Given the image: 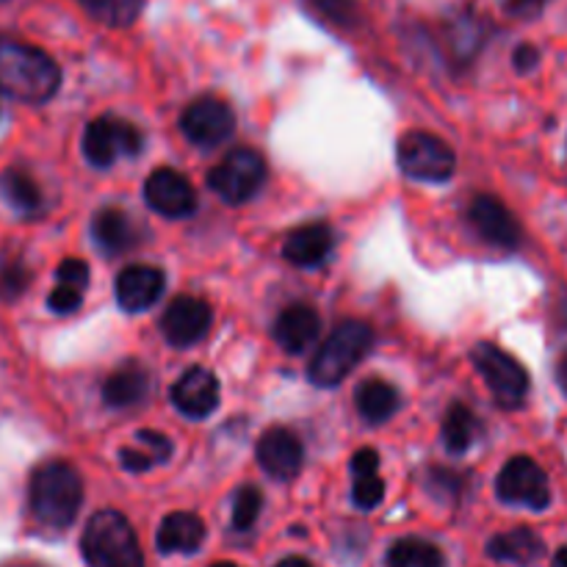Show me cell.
<instances>
[{
  "label": "cell",
  "mask_w": 567,
  "mask_h": 567,
  "mask_svg": "<svg viewBox=\"0 0 567 567\" xmlns=\"http://www.w3.org/2000/svg\"><path fill=\"white\" fill-rule=\"evenodd\" d=\"M61 89V66L37 44L0 33V94L17 103L42 105Z\"/></svg>",
  "instance_id": "1"
},
{
  "label": "cell",
  "mask_w": 567,
  "mask_h": 567,
  "mask_svg": "<svg viewBox=\"0 0 567 567\" xmlns=\"http://www.w3.org/2000/svg\"><path fill=\"white\" fill-rule=\"evenodd\" d=\"M83 504V480L64 460L42 463L28 482V507L44 529L66 532L75 524Z\"/></svg>",
  "instance_id": "2"
},
{
  "label": "cell",
  "mask_w": 567,
  "mask_h": 567,
  "mask_svg": "<svg viewBox=\"0 0 567 567\" xmlns=\"http://www.w3.org/2000/svg\"><path fill=\"white\" fill-rule=\"evenodd\" d=\"M374 347V332L365 321L349 319L336 324L308 365V380L316 388H336L358 369Z\"/></svg>",
  "instance_id": "3"
},
{
  "label": "cell",
  "mask_w": 567,
  "mask_h": 567,
  "mask_svg": "<svg viewBox=\"0 0 567 567\" xmlns=\"http://www.w3.org/2000/svg\"><path fill=\"white\" fill-rule=\"evenodd\" d=\"M81 554L89 567H144L131 520L116 509H100L83 526Z\"/></svg>",
  "instance_id": "4"
},
{
  "label": "cell",
  "mask_w": 567,
  "mask_h": 567,
  "mask_svg": "<svg viewBox=\"0 0 567 567\" xmlns=\"http://www.w3.org/2000/svg\"><path fill=\"white\" fill-rule=\"evenodd\" d=\"M471 363H474V369L480 371L485 385L491 388L498 408L504 410L524 408L526 393H529V374H526V369L513 358V354L504 352V349L496 347V343L482 341L471 349Z\"/></svg>",
  "instance_id": "5"
},
{
  "label": "cell",
  "mask_w": 567,
  "mask_h": 567,
  "mask_svg": "<svg viewBox=\"0 0 567 567\" xmlns=\"http://www.w3.org/2000/svg\"><path fill=\"white\" fill-rule=\"evenodd\" d=\"M396 164L410 181L446 183L457 169V155L435 133L410 131L399 138Z\"/></svg>",
  "instance_id": "6"
},
{
  "label": "cell",
  "mask_w": 567,
  "mask_h": 567,
  "mask_svg": "<svg viewBox=\"0 0 567 567\" xmlns=\"http://www.w3.org/2000/svg\"><path fill=\"white\" fill-rule=\"evenodd\" d=\"M266 183V161L252 147L230 150L208 172V188L227 205H244Z\"/></svg>",
  "instance_id": "7"
},
{
  "label": "cell",
  "mask_w": 567,
  "mask_h": 567,
  "mask_svg": "<svg viewBox=\"0 0 567 567\" xmlns=\"http://www.w3.org/2000/svg\"><path fill=\"white\" fill-rule=\"evenodd\" d=\"M83 158L94 169H111L120 158H136L144 150V136L136 125L120 116H97L83 131Z\"/></svg>",
  "instance_id": "8"
},
{
  "label": "cell",
  "mask_w": 567,
  "mask_h": 567,
  "mask_svg": "<svg viewBox=\"0 0 567 567\" xmlns=\"http://www.w3.org/2000/svg\"><path fill=\"white\" fill-rule=\"evenodd\" d=\"M496 496L498 502L535 509V513L551 507V485H548L546 471L532 457H524V454L504 463V468L498 471Z\"/></svg>",
  "instance_id": "9"
},
{
  "label": "cell",
  "mask_w": 567,
  "mask_h": 567,
  "mask_svg": "<svg viewBox=\"0 0 567 567\" xmlns=\"http://www.w3.org/2000/svg\"><path fill=\"white\" fill-rule=\"evenodd\" d=\"M181 131L194 147H219L236 131V114H233V109L221 97L203 94V97L192 100L186 105L181 116Z\"/></svg>",
  "instance_id": "10"
},
{
  "label": "cell",
  "mask_w": 567,
  "mask_h": 567,
  "mask_svg": "<svg viewBox=\"0 0 567 567\" xmlns=\"http://www.w3.org/2000/svg\"><path fill=\"white\" fill-rule=\"evenodd\" d=\"M144 203L164 219H186L197 210V192L177 169H155L144 181Z\"/></svg>",
  "instance_id": "11"
},
{
  "label": "cell",
  "mask_w": 567,
  "mask_h": 567,
  "mask_svg": "<svg viewBox=\"0 0 567 567\" xmlns=\"http://www.w3.org/2000/svg\"><path fill=\"white\" fill-rule=\"evenodd\" d=\"M210 321H214V313H210L208 302L183 293V297L172 299L169 308L161 316V332H164L169 347L186 349L208 336Z\"/></svg>",
  "instance_id": "12"
},
{
  "label": "cell",
  "mask_w": 567,
  "mask_h": 567,
  "mask_svg": "<svg viewBox=\"0 0 567 567\" xmlns=\"http://www.w3.org/2000/svg\"><path fill=\"white\" fill-rule=\"evenodd\" d=\"M468 221L476 230V236L485 244H493L498 249H518L520 247V233L518 219L513 216V210L502 203V199L491 197V194H480L474 197L468 208Z\"/></svg>",
  "instance_id": "13"
},
{
  "label": "cell",
  "mask_w": 567,
  "mask_h": 567,
  "mask_svg": "<svg viewBox=\"0 0 567 567\" xmlns=\"http://www.w3.org/2000/svg\"><path fill=\"white\" fill-rule=\"evenodd\" d=\"M255 460L271 480L291 482L297 480L305 465L302 441L286 426H271L260 435L258 446H255Z\"/></svg>",
  "instance_id": "14"
},
{
  "label": "cell",
  "mask_w": 567,
  "mask_h": 567,
  "mask_svg": "<svg viewBox=\"0 0 567 567\" xmlns=\"http://www.w3.org/2000/svg\"><path fill=\"white\" fill-rule=\"evenodd\" d=\"M172 404L181 415L194 421H203L219 408V380L203 365H194L181 374V380L169 391Z\"/></svg>",
  "instance_id": "15"
},
{
  "label": "cell",
  "mask_w": 567,
  "mask_h": 567,
  "mask_svg": "<svg viewBox=\"0 0 567 567\" xmlns=\"http://www.w3.org/2000/svg\"><path fill=\"white\" fill-rule=\"evenodd\" d=\"M166 288V275L158 266H127L116 277V302L125 313H144L161 299Z\"/></svg>",
  "instance_id": "16"
},
{
  "label": "cell",
  "mask_w": 567,
  "mask_h": 567,
  "mask_svg": "<svg viewBox=\"0 0 567 567\" xmlns=\"http://www.w3.org/2000/svg\"><path fill=\"white\" fill-rule=\"evenodd\" d=\"M319 332H321V316L316 313V308L299 302V305H288L286 310H280L271 336H275L277 347H280L282 352L297 358V354H305L310 347H313Z\"/></svg>",
  "instance_id": "17"
},
{
  "label": "cell",
  "mask_w": 567,
  "mask_h": 567,
  "mask_svg": "<svg viewBox=\"0 0 567 567\" xmlns=\"http://www.w3.org/2000/svg\"><path fill=\"white\" fill-rule=\"evenodd\" d=\"M153 393V374L138 360H127L111 371L103 382V404L111 410H131L144 404Z\"/></svg>",
  "instance_id": "18"
},
{
  "label": "cell",
  "mask_w": 567,
  "mask_h": 567,
  "mask_svg": "<svg viewBox=\"0 0 567 567\" xmlns=\"http://www.w3.org/2000/svg\"><path fill=\"white\" fill-rule=\"evenodd\" d=\"M332 247H336L332 227L324 221H313V225H302L288 233L282 241V258L299 269H316L330 258Z\"/></svg>",
  "instance_id": "19"
},
{
  "label": "cell",
  "mask_w": 567,
  "mask_h": 567,
  "mask_svg": "<svg viewBox=\"0 0 567 567\" xmlns=\"http://www.w3.org/2000/svg\"><path fill=\"white\" fill-rule=\"evenodd\" d=\"M142 238L136 221L120 208H103L92 219V241L105 258H120L127 249H133Z\"/></svg>",
  "instance_id": "20"
},
{
  "label": "cell",
  "mask_w": 567,
  "mask_h": 567,
  "mask_svg": "<svg viewBox=\"0 0 567 567\" xmlns=\"http://www.w3.org/2000/svg\"><path fill=\"white\" fill-rule=\"evenodd\" d=\"M487 557L504 565L532 567L546 557V543L529 526H515V529L491 537V543H487Z\"/></svg>",
  "instance_id": "21"
},
{
  "label": "cell",
  "mask_w": 567,
  "mask_h": 567,
  "mask_svg": "<svg viewBox=\"0 0 567 567\" xmlns=\"http://www.w3.org/2000/svg\"><path fill=\"white\" fill-rule=\"evenodd\" d=\"M205 520L194 513H172L161 520L155 532V546L161 554H194L205 543Z\"/></svg>",
  "instance_id": "22"
},
{
  "label": "cell",
  "mask_w": 567,
  "mask_h": 567,
  "mask_svg": "<svg viewBox=\"0 0 567 567\" xmlns=\"http://www.w3.org/2000/svg\"><path fill=\"white\" fill-rule=\"evenodd\" d=\"M354 408L365 424L380 426L399 413V391L388 380L371 377L354 388Z\"/></svg>",
  "instance_id": "23"
},
{
  "label": "cell",
  "mask_w": 567,
  "mask_h": 567,
  "mask_svg": "<svg viewBox=\"0 0 567 567\" xmlns=\"http://www.w3.org/2000/svg\"><path fill=\"white\" fill-rule=\"evenodd\" d=\"M175 446L164 432L138 430L131 446L120 449V463L127 474H144V471L164 465L172 457Z\"/></svg>",
  "instance_id": "24"
},
{
  "label": "cell",
  "mask_w": 567,
  "mask_h": 567,
  "mask_svg": "<svg viewBox=\"0 0 567 567\" xmlns=\"http://www.w3.org/2000/svg\"><path fill=\"white\" fill-rule=\"evenodd\" d=\"M0 197L17 216H25V219H33L44 210L42 188L25 169L11 166V169L0 172Z\"/></svg>",
  "instance_id": "25"
},
{
  "label": "cell",
  "mask_w": 567,
  "mask_h": 567,
  "mask_svg": "<svg viewBox=\"0 0 567 567\" xmlns=\"http://www.w3.org/2000/svg\"><path fill=\"white\" fill-rule=\"evenodd\" d=\"M441 437L449 454L463 457V454L474 446L476 437H480V421H476L474 410L463 402H454L452 408L446 410V415H443Z\"/></svg>",
  "instance_id": "26"
},
{
  "label": "cell",
  "mask_w": 567,
  "mask_h": 567,
  "mask_svg": "<svg viewBox=\"0 0 567 567\" xmlns=\"http://www.w3.org/2000/svg\"><path fill=\"white\" fill-rule=\"evenodd\" d=\"M385 567H446L441 548L421 537H402L385 554Z\"/></svg>",
  "instance_id": "27"
},
{
  "label": "cell",
  "mask_w": 567,
  "mask_h": 567,
  "mask_svg": "<svg viewBox=\"0 0 567 567\" xmlns=\"http://www.w3.org/2000/svg\"><path fill=\"white\" fill-rule=\"evenodd\" d=\"M94 22L105 28H131L144 14L147 0H78Z\"/></svg>",
  "instance_id": "28"
},
{
  "label": "cell",
  "mask_w": 567,
  "mask_h": 567,
  "mask_svg": "<svg viewBox=\"0 0 567 567\" xmlns=\"http://www.w3.org/2000/svg\"><path fill=\"white\" fill-rule=\"evenodd\" d=\"M305 9L319 22L330 28H341V31H352L363 20L358 0H305Z\"/></svg>",
  "instance_id": "29"
},
{
  "label": "cell",
  "mask_w": 567,
  "mask_h": 567,
  "mask_svg": "<svg viewBox=\"0 0 567 567\" xmlns=\"http://www.w3.org/2000/svg\"><path fill=\"white\" fill-rule=\"evenodd\" d=\"M28 286H31V269L22 255H3L0 258V302H17L25 297Z\"/></svg>",
  "instance_id": "30"
},
{
  "label": "cell",
  "mask_w": 567,
  "mask_h": 567,
  "mask_svg": "<svg viewBox=\"0 0 567 567\" xmlns=\"http://www.w3.org/2000/svg\"><path fill=\"white\" fill-rule=\"evenodd\" d=\"M352 504L363 513L377 509L385 498V482H382L380 471H371V474H352Z\"/></svg>",
  "instance_id": "31"
},
{
  "label": "cell",
  "mask_w": 567,
  "mask_h": 567,
  "mask_svg": "<svg viewBox=\"0 0 567 567\" xmlns=\"http://www.w3.org/2000/svg\"><path fill=\"white\" fill-rule=\"evenodd\" d=\"M260 507H264V493L252 485H244L236 493V502H233V529L249 532L258 520Z\"/></svg>",
  "instance_id": "32"
},
{
  "label": "cell",
  "mask_w": 567,
  "mask_h": 567,
  "mask_svg": "<svg viewBox=\"0 0 567 567\" xmlns=\"http://www.w3.org/2000/svg\"><path fill=\"white\" fill-rule=\"evenodd\" d=\"M424 485L435 498H443V502H449V498H452L454 502V498L463 493V476L454 474V471H449V468H430L426 471Z\"/></svg>",
  "instance_id": "33"
},
{
  "label": "cell",
  "mask_w": 567,
  "mask_h": 567,
  "mask_svg": "<svg viewBox=\"0 0 567 567\" xmlns=\"http://www.w3.org/2000/svg\"><path fill=\"white\" fill-rule=\"evenodd\" d=\"M83 288H75V286H64V282H55V288L50 291L48 297V308L53 310L55 316H70L75 313L78 308H81L83 302Z\"/></svg>",
  "instance_id": "34"
},
{
  "label": "cell",
  "mask_w": 567,
  "mask_h": 567,
  "mask_svg": "<svg viewBox=\"0 0 567 567\" xmlns=\"http://www.w3.org/2000/svg\"><path fill=\"white\" fill-rule=\"evenodd\" d=\"M55 282H64V286H75L86 291L89 286V266L78 258L61 260L59 269H55Z\"/></svg>",
  "instance_id": "35"
},
{
  "label": "cell",
  "mask_w": 567,
  "mask_h": 567,
  "mask_svg": "<svg viewBox=\"0 0 567 567\" xmlns=\"http://www.w3.org/2000/svg\"><path fill=\"white\" fill-rule=\"evenodd\" d=\"M502 3L509 17H518V20H535V17L543 14L548 0H502Z\"/></svg>",
  "instance_id": "36"
},
{
  "label": "cell",
  "mask_w": 567,
  "mask_h": 567,
  "mask_svg": "<svg viewBox=\"0 0 567 567\" xmlns=\"http://www.w3.org/2000/svg\"><path fill=\"white\" fill-rule=\"evenodd\" d=\"M537 64H540V50L535 48V44L524 42L515 48L513 53V66L520 72V75H529L532 70H537Z\"/></svg>",
  "instance_id": "37"
},
{
  "label": "cell",
  "mask_w": 567,
  "mask_h": 567,
  "mask_svg": "<svg viewBox=\"0 0 567 567\" xmlns=\"http://www.w3.org/2000/svg\"><path fill=\"white\" fill-rule=\"evenodd\" d=\"M557 385H559V391L567 396V352L557 360Z\"/></svg>",
  "instance_id": "38"
},
{
  "label": "cell",
  "mask_w": 567,
  "mask_h": 567,
  "mask_svg": "<svg viewBox=\"0 0 567 567\" xmlns=\"http://www.w3.org/2000/svg\"><path fill=\"white\" fill-rule=\"evenodd\" d=\"M277 567H313L305 557H286Z\"/></svg>",
  "instance_id": "39"
},
{
  "label": "cell",
  "mask_w": 567,
  "mask_h": 567,
  "mask_svg": "<svg viewBox=\"0 0 567 567\" xmlns=\"http://www.w3.org/2000/svg\"><path fill=\"white\" fill-rule=\"evenodd\" d=\"M554 567H567V546L557 551V557H554Z\"/></svg>",
  "instance_id": "40"
},
{
  "label": "cell",
  "mask_w": 567,
  "mask_h": 567,
  "mask_svg": "<svg viewBox=\"0 0 567 567\" xmlns=\"http://www.w3.org/2000/svg\"><path fill=\"white\" fill-rule=\"evenodd\" d=\"M210 567H241V565H236V563H216V565H210Z\"/></svg>",
  "instance_id": "41"
},
{
  "label": "cell",
  "mask_w": 567,
  "mask_h": 567,
  "mask_svg": "<svg viewBox=\"0 0 567 567\" xmlns=\"http://www.w3.org/2000/svg\"><path fill=\"white\" fill-rule=\"evenodd\" d=\"M9 567H42V565H31V563H17V565H9Z\"/></svg>",
  "instance_id": "42"
},
{
  "label": "cell",
  "mask_w": 567,
  "mask_h": 567,
  "mask_svg": "<svg viewBox=\"0 0 567 567\" xmlns=\"http://www.w3.org/2000/svg\"><path fill=\"white\" fill-rule=\"evenodd\" d=\"M0 3H6V0H0Z\"/></svg>",
  "instance_id": "43"
}]
</instances>
